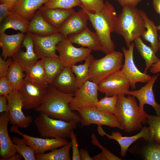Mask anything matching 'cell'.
I'll list each match as a JSON object with an SVG mask.
<instances>
[{
  "label": "cell",
  "instance_id": "6da1fadb",
  "mask_svg": "<svg viewBox=\"0 0 160 160\" xmlns=\"http://www.w3.org/2000/svg\"><path fill=\"white\" fill-rule=\"evenodd\" d=\"M73 95L74 94L61 92L49 84L43 102L35 110L53 119L66 121L75 120L79 124L80 118L78 113L71 111L69 106Z\"/></svg>",
  "mask_w": 160,
  "mask_h": 160
},
{
  "label": "cell",
  "instance_id": "7a4b0ae2",
  "mask_svg": "<svg viewBox=\"0 0 160 160\" xmlns=\"http://www.w3.org/2000/svg\"><path fill=\"white\" fill-rule=\"evenodd\" d=\"M114 114L118 119L123 130L127 133L140 130L142 124L147 123L149 115L138 105L135 97L128 95L117 96Z\"/></svg>",
  "mask_w": 160,
  "mask_h": 160
},
{
  "label": "cell",
  "instance_id": "3957f363",
  "mask_svg": "<svg viewBox=\"0 0 160 160\" xmlns=\"http://www.w3.org/2000/svg\"><path fill=\"white\" fill-rule=\"evenodd\" d=\"M85 11L99 37L103 52L107 54L115 51V45L111 36V33L115 32L118 16L114 6L105 1L103 9L98 13L93 14Z\"/></svg>",
  "mask_w": 160,
  "mask_h": 160
},
{
  "label": "cell",
  "instance_id": "277c9868",
  "mask_svg": "<svg viewBox=\"0 0 160 160\" xmlns=\"http://www.w3.org/2000/svg\"><path fill=\"white\" fill-rule=\"evenodd\" d=\"M122 7L117 16L115 32L123 37L128 48L132 42L142 36L145 28L139 9L128 5Z\"/></svg>",
  "mask_w": 160,
  "mask_h": 160
},
{
  "label": "cell",
  "instance_id": "5b68a950",
  "mask_svg": "<svg viewBox=\"0 0 160 160\" xmlns=\"http://www.w3.org/2000/svg\"><path fill=\"white\" fill-rule=\"evenodd\" d=\"M33 121L39 133L43 138H70L71 132L78 124L75 120L66 121L53 119L41 113Z\"/></svg>",
  "mask_w": 160,
  "mask_h": 160
},
{
  "label": "cell",
  "instance_id": "8992f818",
  "mask_svg": "<svg viewBox=\"0 0 160 160\" xmlns=\"http://www.w3.org/2000/svg\"><path fill=\"white\" fill-rule=\"evenodd\" d=\"M123 56L121 52L115 51L100 59L94 58L89 65L88 80L98 84L108 76L120 70L123 65Z\"/></svg>",
  "mask_w": 160,
  "mask_h": 160
},
{
  "label": "cell",
  "instance_id": "52a82bcc",
  "mask_svg": "<svg viewBox=\"0 0 160 160\" xmlns=\"http://www.w3.org/2000/svg\"><path fill=\"white\" fill-rule=\"evenodd\" d=\"M98 86L96 83L87 81L74 93L73 96L69 104L73 111L83 108L96 107L98 101Z\"/></svg>",
  "mask_w": 160,
  "mask_h": 160
},
{
  "label": "cell",
  "instance_id": "ba28073f",
  "mask_svg": "<svg viewBox=\"0 0 160 160\" xmlns=\"http://www.w3.org/2000/svg\"><path fill=\"white\" fill-rule=\"evenodd\" d=\"M80 118L81 127L97 124L116 127L123 130L118 119L114 113L102 112L96 107L83 108L77 111Z\"/></svg>",
  "mask_w": 160,
  "mask_h": 160
},
{
  "label": "cell",
  "instance_id": "9c48e42d",
  "mask_svg": "<svg viewBox=\"0 0 160 160\" xmlns=\"http://www.w3.org/2000/svg\"><path fill=\"white\" fill-rule=\"evenodd\" d=\"M56 51L64 66L71 67L79 62L85 60L91 54L92 50L87 48H77L67 38H64L57 45Z\"/></svg>",
  "mask_w": 160,
  "mask_h": 160
},
{
  "label": "cell",
  "instance_id": "30bf717a",
  "mask_svg": "<svg viewBox=\"0 0 160 160\" xmlns=\"http://www.w3.org/2000/svg\"><path fill=\"white\" fill-rule=\"evenodd\" d=\"M49 85L24 81L18 90L23 102V109H35L39 107L47 95Z\"/></svg>",
  "mask_w": 160,
  "mask_h": 160
},
{
  "label": "cell",
  "instance_id": "8fae6325",
  "mask_svg": "<svg viewBox=\"0 0 160 160\" xmlns=\"http://www.w3.org/2000/svg\"><path fill=\"white\" fill-rule=\"evenodd\" d=\"M97 86L99 92L110 97L127 95L130 84L127 78L120 70L103 79Z\"/></svg>",
  "mask_w": 160,
  "mask_h": 160
},
{
  "label": "cell",
  "instance_id": "7c38bea8",
  "mask_svg": "<svg viewBox=\"0 0 160 160\" xmlns=\"http://www.w3.org/2000/svg\"><path fill=\"white\" fill-rule=\"evenodd\" d=\"M135 46V43L133 42L131 43L127 49L124 47H122V50L124 60L123 66L120 69L128 79L130 87L133 89L136 88V83H147L151 77L147 74L141 72L135 65L133 57Z\"/></svg>",
  "mask_w": 160,
  "mask_h": 160
},
{
  "label": "cell",
  "instance_id": "4fadbf2b",
  "mask_svg": "<svg viewBox=\"0 0 160 160\" xmlns=\"http://www.w3.org/2000/svg\"><path fill=\"white\" fill-rule=\"evenodd\" d=\"M10 131L19 135L24 139L26 143L34 149L36 155L45 153L61 147L67 144L68 142L65 139L60 138H40L29 136L20 132L18 127L13 125Z\"/></svg>",
  "mask_w": 160,
  "mask_h": 160
},
{
  "label": "cell",
  "instance_id": "5bb4252c",
  "mask_svg": "<svg viewBox=\"0 0 160 160\" xmlns=\"http://www.w3.org/2000/svg\"><path fill=\"white\" fill-rule=\"evenodd\" d=\"M7 97L10 123L22 128L29 126L33 119L30 116H26L22 111L23 103L19 90H14Z\"/></svg>",
  "mask_w": 160,
  "mask_h": 160
},
{
  "label": "cell",
  "instance_id": "9a60e30c",
  "mask_svg": "<svg viewBox=\"0 0 160 160\" xmlns=\"http://www.w3.org/2000/svg\"><path fill=\"white\" fill-rule=\"evenodd\" d=\"M30 33L33 42L35 51L40 59L49 57H59L56 53V46L65 38L61 33L58 32L41 36Z\"/></svg>",
  "mask_w": 160,
  "mask_h": 160
},
{
  "label": "cell",
  "instance_id": "2e32d148",
  "mask_svg": "<svg viewBox=\"0 0 160 160\" xmlns=\"http://www.w3.org/2000/svg\"><path fill=\"white\" fill-rule=\"evenodd\" d=\"M159 73L151 76L147 84L137 90H129L127 95L136 97L139 101V107L144 110V106L148 104L154 109L157 116H160V104L155 100L153 88L154 83L158 78Z\"/></svg>",
  "mask_w": 160,
  "mask_h": 160
},
{
  "label": "cell",
  "instance_id": "e0dca14e",
  "mask_svg": "<svg viewBox=\"0 0 160 160\" xmlns=\"http://www.w3.org/2000/svg\"><path fill=\"white\" fill-rule=\"evenodd\" d=\"M97 131L98 134L102 136H105L109 140L113 139L116 141L121 148L120 155L124 157L130 146L138 139L143 138L147 140L150 138V134L148 127L144 126L140 131L134 136H123L119 132H112L111 135L107 134L103 129L102 126H98Z\"/></svg>",
  "mask_w": 160,
  "mask_h": 160
},
{
  "label": "cell",
  "instance_id": "ac0fdd59",
  "mask_svg": "<svg viewBox=\"0 0 160 160\" xmlns=\"http://www.w3.org/2000/svg\"><path fill=\"white\" fill-rule=\"evenodd\" d=\"M9 122L8 112L1 113L0 115V160H7L17 153L15 144L9 135L7 127Z\"/></svg>",
  "mask_w": 160,
  "mask_h": 160
},
{
  "label": "cell",
  "instance_id": "d6986e66",
  "mask_svg": "<svg viewBox=\"0 0 160 160\" xmlns=\"http://www.w3.org/2000/svg\"><path fill=\"white\" fill-rule=\"evenodd\" d=\"M88 20L87 14L81 8L68 19L59 29V32L67 38L68 36L78 33L87 27Z\"/></svg>",
  "mask_w": 160,
  "mask_h": 160
},
{
  "label": "cell",
  "instance_id": "ffe728a7",
  "mask_svg": "<svg viewBox=\"0 0 160 160\" xmlns=\"http://www.w3.org/2000/svg\"><path fill=\"white\" fill-rule=\"evenodd\" d=\"M21 46L25 48V51L21 49L12 58L13 60L25 70L36 63L40 58L35 52L33 42L29 32H27L22 42Z\"/></svg>",
  "mask_w": 160,
  "mask_h": 160
},
{
  "label": "cell",
  "instance_id": "44dd1931",
  "mask_svg": "<svg viewBox=\"0 0 160 160\" xmlns=\"http://www.w3.org/2000/svg\"><path fill=\"white\" fill-rule=\"evenodd\" d=\"M142 138V141L140 140V143H136L129 149V152L142 159L160 160V142Z\"/></svg>",
  "mask_w": 160,
  "mask_h": 160
},
{
  "label": "cell",
  "instance_id": "7402d4cb",
  "mask_svg": "<svg viewBox=\"0 0 160 160\" xmlns=\"http://www.w3.org/2000/svg\"><path fill=\"white\" fill-rule=\"evenodd\" d=\"M60 92L74 94L78 88L76 77L70 67H64L50 84Z\"/></svg>",
  "mask_w": 160,
  "mask_h": 160
},
{
  "label": "cell",
  "instance_id": "603a6c76",
  "mask_svg": "<svg viewBox=\"0 0 160 160\" xmlns=\"http://www.w3.org/2000/svg\"><path fill=\"white\" fill-rule=\"evenodd\" d=\"M25 34L22 33L8 35L5 33L0 35V46L2 49L1 56L4 60L12 57L21 49Z\"/></svg>",
  "mask_w": 160,
  "mask_h": 160
},
{
  "label": "cell",
  "instance_id": "cb8c5ba5",
  "mask_svg": "<svg viewBox=\"0 0 160 160\" xmlns=\"http://www.w3.org/2000/svg\"><path fill=\"white\" fill-rule=\"evenodd\" d=\"M75 43L95 51H103V47L97 33L91 31L87 27L81 32L68 36L67 38Z\"/></svg>",
  "mask_w": 160,
  "mask_h": 160
},
{
  "label": "cell",
  "instance_id": "d4e9b609",
  "mask_svg": "<svg viewBox=\"0 0 160 160\" xmlns=\"http://www.w3.org/2000/svg\"><path fill=\"white\" fill-rule=\"evenodd\" d=\"M49 0H17L11 12L29 21L35 12Z\"/></svg>",
  "mask_w": 160,
  "mask_h": 160
},
{
  "label": "cell",
  "instance_id": "484cf974",
  "mask_svg": "<svg viewBox=\"0 0 160 160\" xmlns=\"http://www.w3.org/2000/svg\"><path fill=\"white\" fill-rule=\"evenodd\" d=\"M39 9L47 20L58 30L68 19L75 12L73 8L49 9L44 6H42Z\"/></svg>",
  "mask_w": 160,
  "mask_h": 160
},
{
  "label": "cell",
  "instance_id": "4316f807",
  "mask_svg": "<svg viewBox=\"0 0 160 160\" xmlns=\"http://www.w3.org/2000/svg\"><path fill=\"white\" fill-rule=\"evenodd\" d=\"M28 32L44 36L58 32L59 31L47 20L38 9L35 12L33 18L29 21Z\"/></svg>",
  "mask_w": 160,
  "mask_h": 160
},
{
  "label": "cell",
  "instance_id": "83f0119b",
  "mask_svg": "<svg viewBox=\"0 0 160 160\" xmlns=\"http://www.w3.org/2000/svg\"><path fill=\"white\" fill-rule=\"evenodd\" d=\"M25 72L26 75L24 81L45 86L50 84L45 74L42 59L27 68Z\"/></svg>",
  "mask_w": 160,
  "mask_h": 160
},
{
  "label": "cell",
  "instance_id": "f1b7e54d",
  "mask_svg": "<svg viewBox=\"0 0 160 160\" xmlns=\"http://www.w3.org/2000/svg\"><path fill=\"white\" fill-rule=\"evenodd\" d=\"M139 11L144 21L145 27L146 29L142 36L145 41L150 43L151 47L156 53L159 50L158 27L155 25L153 20L148 17L145 12L141 9H139Z\"/></svg>",
  "mask_w": 160,
  "mask_h": 160
},
{
  "label": "cell",
  "instance_id": "f546056e",
  "mask_svg": "<svg viewBox=\"0 0 160 160\" xmlns=\"http://www.w3.org/2000/svg\"><path fill=\"white\" fill-rule=\"evenodd\" d=\"M29 22L20 15L13 13L0 23V35L5 33V31L9 28L26 33L28 32Z\"/></svg>",
  "mask_w": 160,
  "mask_h": 160
},
{
  "label": "cell",
  "instance_id": "4dcf8cb0",
  "mask_svg": "<svg viewBox=\"0 0 160 160\" xmlns=\"http://www.w3.org/2000/svg\"><path fill=\"white\" fill-rule=\"evenodd\" d=\"M134 43L137 51L145 61L146 66L143 73L147 74L149 69L160 60L156 55V52L153 48L144 43L140 36L138 37Z\"/></svg>",
  "mask_w": 160,
  "mask_h": 160
},
{
  "label": "cell",
  "instance_id": "1f68e13d",
  "mask_svg": "<svg viewBox=\"0 0 160 160\" xmlns=\"http://www.w3.org/2000/svg\"><path fill=\"white\" fill-rule=\"evenodd\" d=\"M41 59L47 79L50 84L64 66L59 57H49Z\"/></svg>",
  "mask_w": 160,
  "mask_h": 160
},
{
  "label": "cell",
  "instance_id": "d6a6232c",
  "mask_svg": "<svg viewBox=\"0 0 160 160\" xmlns=\"http://www.w3.org/2000/svg\"><path fill=\"white\" fill-rule=\"evenodd\" d=\"M24 72L21 65L13 60L9 67L6 77L14 90H19L22 86L26 75Z\"/></svg>",
  "mask_w": 160,
  "mask_h": 160
},
{
  "label": "cell",
  "instance_id": "836d02e7",
  "mask_svg": "<svg viewBox=\"0 0 160 160\" xmlns=\"http://www.w3.org/2000/svg\"><path fill=\"white\" fill-rule=\"evenodd\" d=\"M72 146L71 141L60 147L47 153L35 155L37 160H71L70 151Z\"/></svg>",
  "mask_w": 160,
  "mask_h": 160
},
{
  "label": "cell",
  "instance_id": "e575fe53",
  "mask_svg": "<svg viewBox=\"0 0 160 160\" xmlns=\"http://www.w3.org/2000/svg\"><path fill=\"white\" fill-rule=\"evenodd\" d=\"M94 58V57L90 54L85 60V62L83 64L75 65L70 67L73 72L76 75L78 88L88 80L89 65L91 61Z\"/></svg>",
  "mask_w": 160,
  "mask_h": 160
},
{
  "label": "cell",
  "instance_id": "d590c367",
  "mask_svg": "<svg viewBox=\"0 0 160 160\" xmlns=\"http://www.w3.org/2000/svg\"><path fill=\"white\" fill-rule=\"evenodd\" d=\"M12 141L17 151L25 160H36L35 152L34 149L28 145L24 139L16 136H13Z\"/></svg>",
  "mask_w": 160,
  "mask_h": 160
},
{
  "label": "cell",
  "instance_id": "8d00e7d4",
  "mask_svg": "<svg viewBox=\"0 0 160 160\" xmlns=\"http://www.w3.org/2000/svg\"><path fill=\"white\" fill-rule=\"evenodd\" d=\"M117 97L114 95L109 97L105 96L98 100L96 108L99 111L114 113L115 110Z\"/></svg>",
  "mask_w": 160,
  "mask_h": 160
},
{
  "label": "cell",
  "instance_id": "74e56055",
  "mask_svg": "<svg viewBox=\"0 0 160 160\" xmlns=\"http://www.w3.org/2000/svg\"><path fill=\"white\" fill-rule=\"evenodd\" d=\"M147 124L150 134V140L156 142H160V116L149 115Z\"/></svg>",
  "mask_w": 160,
  "mask_h": 160
},
{
  "label": "cell",
  "instance_id": "f35d334b",
  "mask_svg": "<svg viewBox=\"0 0 160 160\" xmlns=\"http://www.w3.org/2000/svg\"><path fill=\"white\" fill-rule=\"evenodd\" d=\"M80 6L79 0H49L44 6L47 8L72 9Z\"/></svg>",
  "mask_w": 160,
  "mask_h": 160
},
{
  "label": "cell",
  "instance_id": "ab89813d",
  "mask_svg": "<svg viewBox=\"0 0 160 160\" xmlns=\"http://www.w3.org/2000/svg\"><path fill=\"white\" fill-rule=\"evenodd\" d=\"M80 7L87 12L95 14L100 12L103 9L104 0H79Z\"/></svg>",
  "mask_w": 160,
  "mask_h": 160
},
{
  "label": "cell",
  "instance_id": "60d3db41",
  "mask_svg": "<svg viewBox=\"0 0 160 160\" xmlns=\"http://www.w3.org/2000/svg\"><path fill=\"white\" fill-rule=\"evenodd\" d=\"M91 143L99 147L106 156L108 160H120L121 159L115 155L104 147L100 143L95 134L92 133L91 135Z\"/></svg>",
  "mask_w": 160,
  "mask_h": 160
},
{
  "label": "cell",
  "instance_id": "b9f144b4",
  "mask_svg": "<svg viewBox=\"0 0 160 160\" xmlns=\"http://www.w3.org/2000/svg\"><path fill=\"white\" fill-rule=\"evenodd\" d=\"M14 90L6 76L0 77V95L7 96Z\"/></svg>",
  "mask_w": 160,
  "mask_h": 160
},
{
  "label": "cell",
  "instance_id": "7bdbcfd3",
  "mask_svg": "<svg viewBox=\"0 0 160 160\" xmlns=\"http://www.w3.org/2000/svg\"><path fill=\"white\" fill-rule=\"evenodd\" d=\"M70 139L71 140L72 150V160H81L79 149V144L76 133L73 130L71 133Z\"/></svg>",
  "mask_w": 160,
  "mask_h": 160
},
{
  "label": "cell",
  "instance_id": "ee69618b",
  "mask_svg": "<svg viewBox=\"0 0 160 160\" xmlns=\"http://www.w3.org/2000/svg\"><path fill=\"white\" fill-rule=\"evenodd\" d=\"M13 60L12 58L9 57L4 60L0 57V77L6 76L7 71Z\"/></svg>",
  "mask_w": 160,
  "mask_h": 160
},
{
  "label": "cell",
  "instance_id": "f6af8a7d",
  "mask_svg": "<svg viewBox=\"0 0 160 160\" xmlns=\"http://www.w3.org/2000/svg\"><path fill=\"white\" fill-rule=\"evenodd\" d=\"M12 14L9 10L5 4H0V23Z\"/></svg>",
  "mask_w": 160,
  "mask_h": 160
},
{
  "label": "cell",
  "instance_id": "bcb514c9",
  "mask_svg": "<svg viewBox=\"0 0 160 160\" xmlns=\"http://www.w3.org/2000/svg\"><path fill=\"white\" fill-rule=\"evenodd\" d=\"M8 105L7 97L4 95L0 96V113L8 112Z\"/></svg>",
  "mask_w": 160,
  "mask_h": 160
},
{
  "label": "cell",
  "instance_id": "7dc6e473",
  "mask_svg": "<svg viewBox=\"0 0 160 160\" xmlns=\"http://www.w3.org/2000/svg\"><path fill=\"white\" fill-rule=\"evenodd\" d=\"M143 0H117L119 3L122 6L128 5L135 7L141 1Z\"/></svg>",
  "mask_w": 160,
  "mask_h": 160
},
{
  "label": "cell",
  "instance_id": "c3c4849f",
  "mask_svg": "<svg viewBox=\"0 0 160 160\" xmlns=\"http://www.w3.org/2000/svg\"><path fill=\"white\" fill-rule=\"evenodd\" d=\"M79 154L81 160H93L91 157L88 151L86 149L81 148L79 150Z\"/></svg>",
  "mask_w": 160,
  "mask_h": 160
},
{
  "label": "cell",
  "instance_id": "681fc988",
  "mask_svg": "<svg viewBox=\"0 0 160 160\" xmlns=\"http://www.w3.org/2000/svg\"><path fill=\"white\" fill-rule=\"evenodd\" d=\"M151 73L156 74L160 72V60L153 65L150 68Z\"/></svg>",
  "mask_w": 160,
  "mask_h": 160
},
{
  "label": "cell",
  "instance_id": "f907efd6",
  "mask_svg": "<svg viewBox=\"0 0 160 160\" xmlns=\"http://www.w3.org/2000/svg\"><path fill=\"white\" fill-rule=\"evenodd\" d=\"M17 0H0V4H5L9 10L11 11L12 7Z\"/></svg>",
  "mask_w": 160,
  "mask_h": 160
},
{
  "label": "cell",
  "instance_id": "816d5d0a",
  "mask_svg": "<svg viewBox=\"0 0 160 160\" xmlns=\"http://www.w3.org/2000/svg\"><path fill=\"white\" fill-rule=\"evenodd\" d=\"M153 5L155 12L160 15V0H152Z\"/></svg>",
  "mask_w": 160,
  "mask_h": 160
},
{
  "label": "cell",
  "instance_id": "f5cc1de1",
  "mask_svg": "<svg viewBox=\"0 0 160 160\" xmlns=\"http://www.w3.org/2000/svg\"><path fill=\"white\" fill-rule=\"evenodd\" d=\"M92 158L93 160H108L106 156L102 152Z\"/></svg>",
  "mask_w": 160,
  "mask_h": 160
},
{
  "label": "cell",
  "instance_id": "db71d44e",
  "mask_svg": "<svg viewBox=\"0 0 160 160\" xmlns=\"http://www.w3.org/2000/svg\"><path fill=\"white\" fill-rule=\"evenodd\" d=\"M21 157V156L17 153L9 158L7 160H20Z\"/></svg>",
  "mask_w": 160,
  "mask_h": 160
},
{
  "label": "cell",
  "instance_id": "11a10c76",
  "mask_svg": "<svg viewBox=\"0 0 160 160\" xmlns=\"http://www.w3.org/2000/svg\"><path fill=\"white\" fill-rule=\"evenodd\" d=\"M157 27L158 30L160 31V24L159 26H157ZM159 50L160 51V36L159 38Z\"/></svg>",
  "mask_w": 160,
  "mask_h": 160
}]
</instances>
